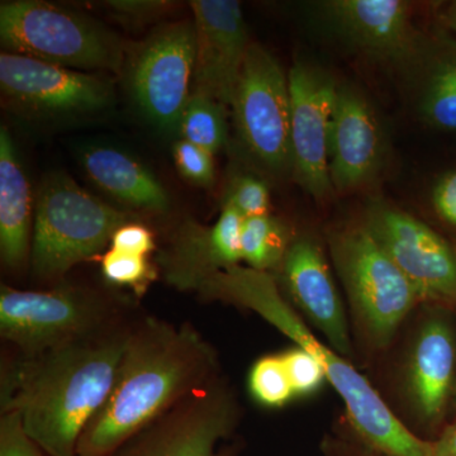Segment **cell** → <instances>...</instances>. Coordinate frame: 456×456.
I'll return each mask as SVG.
<instances>
[{"label":"cell","instance_id":"obj_1","mask_svg":"<svg viewBox=\"0 0 456 456\" xmlns=\"http://www.w3.org/2000/svg\"><path fill=\"white\" fill-rule=\"evenodd\" d=\"M130 331L118 322L12 362L2 375V413H20L47 455L77 456L84 428L110 395Z\"/></svg>","mask_w":456,"mask_h":456},{"label":"cell","instance_id":"obj_2","mask_svg":"<svg viewBox=\"0 0 456 456\" xmlns=\"http://www.w3.org/2000/svg\"><path fill=\"white\" fill-rule=\"evenodd\" d=\"M215 355L194 327L146 318L131 326L116 380L77 441V456H106L212 382Z\"/></svg>","mask_w":456,"mask_h":456},{"label":"cell","instance_id":"obj_4","mask_svg":"<svg viewBox=\"0 0 456 456\" xmlns=\"http://www.w3.org/2000/svg\"><path fill=\"white\" fill-rule=\"evenodd\" d=\"M130 221L128 213L92 196L66 174H51L37 194L33 272L44 279L65 274L103 250L114 232Z\"/></svg>","mask_w":456,"mask_h":456},{"label":"cell","instance_id":"obj_7","mask_svg":"<svg viewBox=\"0 0 456 456\" xmlns=\"http://www.w3.org/2000/svg\"><path fill=\"white\" fill-rule=\"evenodd\" d=\"M331 251L360 318L375 340L386 344L419 299L415 288L367 226L336 233Z\"/></svg>","mask_w":456,"mask_h":456},{"label":"cell","instance_id":"obj_6","mask_svg":"<svg viewBox=\"0 0 456 456\" xmlns=\"http://www.w3.org/2000/svg\"><path fill=\"white\" fill-rule=\"evenodd\" d=\"M97 293L64 287L50 292L0 290V334L22 356H35L118 323Z\"/></svg>","mask_w":456,"mask_h":456},{"label":"cell","instance_id":"obj_17","mask_svg":"<svg viewBox=\"0 0 456 456\" xmlns=\"http://www.w3.org/2000/svg\"><path fill=\"white\" fill-rule=\"evenodd\" d=\"M327 22L353 46L386 59H401L416 42L410 4L401 0L322 3Z\"/></svg>","mask_w":456,"mask_h":456},{"label":"cell","instance_id":"obj_35","mask_svg":"<svg viewBox=\"0 0 456 456\" xmlns=\"http://www.w3.org/2000/svg\"><path fill=\"white\" fill-rule=\"evenodd\" d=\"M444 20H445L446 26H448L449 28L456 32V2L452 3V4L446 8L445 13H444Z\"/></svg>","mask_w":456,"mask_h":456},{"label":"cell","instance_id":"obj_23","mask_svg":"<svg viewBox=\"0 0 456 456\" xmlns=\"http://www.w3.org/2000/svg\"><path fill=\"white\" fill-rule=\"evenodd\" d=\"M224 107L206 95L191 93L179 123L183 140L202 147L212 155L220 151L227 140Z\"/></svg>","mask_w":456,"mask_h":456},{"label":"cell","instance_id":"obj_29","mask_svg":"<svg viewBox=\"0 0 456 456\" xmlns=\"http://www.w3.org/2000/svg\"><path fill=\"white\" fill-rule=\"evenodd\" d=\"M212 156L211 152L185 140L174 146V158L180 173L196 184L209 185L215 179Z\"/></svg>","mask_w":456,"mask_h":456},{"label":"cell","instance_id":"obj_10","mask_svg":"<svg viewBox=\"0 0 456 456\" xmlns=\"http://www.w3.org/2000/svg\"><path fill=\"white\" fill-rule=\"evenodd\" d=\"M290 95V169L314 200L334 193L329 143L338 86L318 66L297 62L288 75Z\"/></svg>","mask_w":456,"mask_h":456},{"label":"cell","instance_id":"obj_26","mask_svg":"<svg viewBox=\"0 0 456 456\" xmlns=\"http://www.w3.org/2000/svg\"><path fill=\"white\" fill-rule=\"evenodd\" d=\"M269 191L263 180L240 175L228 185L224 206L235 209L244 218L269 215Z\"/></svg>","mask_w":456,"mask_h":456},{"label":"cell","instance_id":"obj_18","mask_svg":"<svg viewBox=\"0 0 456 456\" xmlns=\"http://www.w3.org/2000/svg\"><path fill=\"white\" fill-rule=\"evenodd\" d=\"M284 274L302 310L326 335L336 350L350 351L346 318L322 251L310 239L297 240L285 254Z\"/></svg>","mask_w":456,"mask_h":456},{"label":"cell","instance_id":"obj_5","mask_svg":"<svg viewBox=\"0 0 456 456\" xmlns=\"http://www.w3.org/2000/svg\"><path fill=\"white\" fill-rule=\"evenodd\" d=\"M0 41L5 53L73 70L118 71L123 62L121 41L106 27L35 0L2 3Z\"/></svg>","mask_w":456,"mask_h":456},{"label":"cell","instance_id":"obj_24","mask_svg":"<svg viewBox=\"0 0 456 456\" xmlns=\"http://www.w3.org/2000/svg\"><path fill=\"white\" fill-rule=\"evenodd\" d=\"M426 121L441 130L456 131V61L440 66L428 82L421 104Z\"/></svg>","mask_w":456,"mask_h":456},{"label":"cell","instance_id":"obj_33","mask_svg":"<svg viewBox=\"0 0 456 456\" xmlns=\"http://www.w3.org/2000/svg\"><path fill=\"white\" fill-rule=\"evenodd\" d=\"M116 11L131 17H150L169 7L167 2H112Z\"/></svg>","mask_w":456,"mask_h":456},{"label":"cell","instance_id":"obj_12","mask_svg":"<svg viewBox=\"0 0 456 456\" xmlns=\"http://www.w3.org/2000/svg\"><path fill=\"white\" fill-rule=\"evenodd\" d=\"M368 230L419 298L455 301L456 253L430 227L388 204L370 207Z\"/></svg>","mask_w":456,"mask_h":456},{"label":"cell","instance_id":"obj_8","mask_svg":"<svg viewBox=\"0 0 456 456\" xmlns=\"http://www.w3.org/2000/svg\"><path fill=\"white\" fill-rule=\"evenodd\" d=\"M231 107L250 154L273 173L289 167V84L277 59L260 45L248 46Z\"/></svg>","mask_w":456,"mask_h":456},{"label":"cell","instance_id":"obj_11","mask_svg":"<svg viewBox=\"0 0 456 456\" xmlns=\"http://www.w3.org/2000/svg\"><path fill=\"white\" fill-rule=\"evenodd\" d=\"M232 402L209 382L189 393L106 456H218L232 428Z\"/></svg>","mask_w":456,"mask_h":456},{"label":"cell","instance_id":"obj_21","mask_svg":"<svg viewBox=\"0 0 456 456\" xmlns=\"http://www.w3.org/2000/svg\"><path fill=\"white\" fill-rule=\"evenodd\" d=\"M455 346L448 325L431 321L417 341L411 384L422 415L436 419L443 412L452 389Z\"/></svg>","mask_w":456,"mask_h":456},{"label":"cell","instance_id":"obj_34","mask_svg":"<svg viewBox=\"0 0 456 456\" xmlns=\"http://www.w3.org/2000/svg\"><path fill=\"white\" fill-rule=\"evenodd\" d=\"M432 456H456V425L448 428L443 437L434 444Z\"/></svg>","mask_w":456,"mask_h":456},{"label":"cell","instance_id":"obj_25","mask_svg":"<svg viewBox=\"0 0 456 456\" xmlns=\"http://www.w3.org/2000/svg\"><path fill=\"white\" fill-rule=\"evenodd\" d=\"M250 389L257 401L270 407H281L294 392L281 356H266L254 365Z\"/></svg>","mask_w":456,"mask_h":456},{"label":"cell","instance_id":"obj_19","mask_svg":"<svg viewBox=\"0 0 456 456\" xmlns=\"http://www.w3.org/2000/svg\"><path fill=\"white\" fill-rule=\"evenodd\" d=\"M31 233V189L7 128L0 130V254L4 265H25Z\"/></svg>","mask_w":456,"mask_h":456},{"label":"cell","instance_id":"obj_16","mask_svg":"<svg viewBox=\"0 0 456 456\" xmlns=\"http://www.w3.org/2000/svg\"><path fill=\"white\" fill-rule=\"evenodd\" d=\"M382 134L367 99L338 86L329 143L332 188L345 193L374 178L382 163Z\"/></svg>","mask_w":456,"mask_h":456},{"label":"cell","instance_id":"obj_20","mask_svg":"<svg viewBox=\"0 0 456 456\" xmlns=\"http://www.w3.org/2000/svg\"><path fill=\"white\" fill-rule=\"evenodd\" d=\"M89 178L118 202L164 213L170 200L161 183L131 156L112 147H93L83 155Z\"/></svg>","mask_w":456,"mask_h":456},{"label":"cell","instance_id":"obj_15","mask_svg":"<svg viewBox=\"0 0 456 456\" xmlns=\"http://www.w3.org/2000/svg\"><path fill=\"white\" fill-rule=\"evenodd\" d=\"M242 222L244 217L228 206L213 226L185 221L159 259L165 281L179 290H200L213 275L237 265Z\"/></svg>","mask_w":456,"mask_h":456},{"label":"cell","instance_id":"obj_13","mask_svg":"<svg viewBox=\"0 0 456 456\" xmlns=\"http://www.w3.org/2000/svg\"><path fill=\"white\" fill-rule=\"evenodd\" d=\"M0 86L14 104L46 114L95 112L113 99L103 77L11 53L0 55Z\"/></svg>","mask_w":456,"mask_h":456},{"label":"cell","instance_id":"obj_28","mask_svg":"<svg viewBox=\"0 0 456 456\" xmlns=\"http://www.w3.org/2000/svg\"><path fill=\"white\" fill-rule=\"evenodd\" d=\"M294 395H310L327 380L321 362L302 347L288 351L281 356Z\"/></svg>","mask_w":456,"mask_h":456},{"label":"cell","instance_id":"obj_32","mask_svg":"<svg viewBox=\"0 0 456 456\" xmlns=\"http://www.w3.org/2000/svg\"><path fill=\"white\" fill-rule=\"evenodd\" d=\"M432 203L444 221L456 226V170L437 183L432 193Z\"/></svg>","mask_w":456,"mask_h":456},{"label":"cell","instance_id":"obj_14","mask_svg":"<svg viewBox=\"0 0 456 456\" xmlns=\"http://www.w3.org/2000/svg\"><path fill=\"white\" fill-rule=\"evenodd\" d=\"M196 28L193 92L231 106L248 53L241 5L232 0L191 2Z\"/></svg>","mask_w":456,"mask_h":456},{"label":"cell","instance_id":"obj_9","mask_svg":"<svg viewBox=\"0 0 456 456\" xmlns=\"http://www.w3.org/2000/svg\"><path fill=\"white\" fill-rule=\"evenodd\" d=\"M194 66L196 28L191 22L156 29L132 56V94L141 112L159 128L179 127L191 94Z\"/></svg>","mask_w":456,"mask_h":456},{"label":"cell","instance_id":"obj_27","mask_svg":"<svg viewBox=\"0 0 456 456\" xmlns=\"http://www.w3.org/2000/svg\"><path fill=\"white\" fill-rule=\"evenodd\" d=\"M102 270L104 277L112 283L131 285L137 290L145 289L147 283L154 278V272L146 257L121 253L113 248L104 255Z\"/></svg>","mask_w":456,"mask_h":456},{"label":"cell","instance_id":"obj_31","mask_svg":"<svg viewBox=\"0 0 456 456\" xmlns=\"http://www.w3.org/2000/svg\"><path fill=\"white\" fill-rule=\"evenodd\" d=\"M113 250L146 257L155 248L154 239L146 227L136 224H126L114 232L110 240Z\"/></svg>","mask_w":456,"mask_h":456},{"label":"cell","instance_id":"obj_3","mask_svg":"<svg viewBox=\"0 0 456 456\" xmlns=\"http://www.w3.org/2000/svg\"><path fill=\"white\" fill-rule=\"evenodd\" d=\"M200 292L256 311L312 354L325 369L327 380L344 399L354 428L375 449L389 456L434 455V444L419 439L404 428L368 380L308 331L281 298L268 273L231 266L208 279Z\"/></svg>","mask_w":456,"mask_h":456},{"label":"cell","instance_id":"obj_22","mask_svg":"<svg viewBox=\"0 0 456 456\" xmlns=\"http://www.w3.org/2000/svg\"><path fill=\"white\" fill-rule=\"evenodd\" d=\"M289 235L283 222L273 216L244 218L241 228V260L248 268L266 272L283 263L289 248Z\"/></svg>","mask_w":456,"mask_h":456},{"label":"cell","instance_id":"obj_30","mask_svg":"<svg viewBox=\"0 0 456 456\" xmlns=\"http://www.w3.org/2000/svg\"><path fill=\"white\" fill-rule=\"evenodd\" d=\"M40 446L26 434L16 411L3 412L0 419V456H44Z\"/></svg>","mask_w":456,"mask_h":456}]
</instances>
